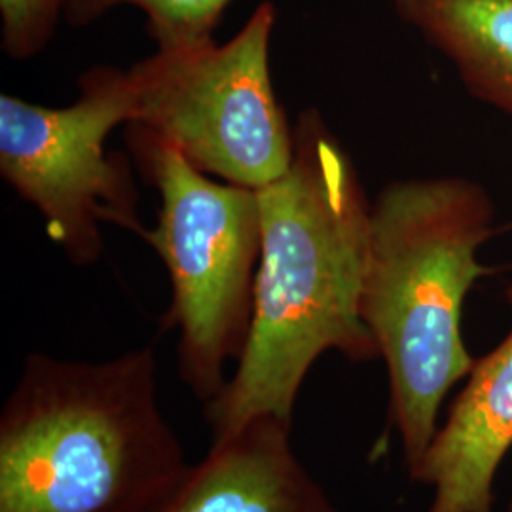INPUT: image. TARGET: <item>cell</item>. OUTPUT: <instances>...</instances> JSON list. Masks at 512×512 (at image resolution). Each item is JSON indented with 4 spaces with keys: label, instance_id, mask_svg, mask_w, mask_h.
<instances>
[{
    "label": "cell",
    "instance_id": "cell-5",
    "mask_svg": "<svg viewBox=\"0 0 512 512\" xmlns=\"http://www.w3.org/2000/svg\"><path fill=\"white\" fill-rule=\"evenodd\" d=\"M275 21L274 2L266 0L222 44L205 38L156 46L128 69L131 124L158 133L224 183L260 190L281 179L293 164L294 126L270 71Z\"/></svg>",
    "mask_w": 512,
    "mask_h": 512
},
{
    "label": "cell",
    "instance_id": "cell-8",
    "mask_svg": "<svg viewBox=\"0 0 512 512\" xmlns=\"http://www.w3.org/2000/svg\"><path fill=\"white\" fill-rule=\"evenodd\" d=\"M293 425L258 418L213 440L158 512H340L298 458Z\"/></svg>",
    "mask_w": 512,
    "mask_h": 512
},
{
    "label": "cell",
    "instance_id": "cell-11",
    "mask_svg": "<svg viewBox=\"0 0 512 512\" xmlns=\"http://www.w3.org/2000/svg\"><path fill=\"white\" fill-rule=\"evenodd\" d=\"M63 19V0H0V50L14 61L42 54Z\"/></svg>",
    "mask_w": 512,
    "mask_h": 512
},
{
    "label": "cell",
    "instance_id": "cell-7",
    "mask_svg": "<svg viewBox=\"0 0 512 512\" xmlns=\"http://www.w3.org/2000/svg\"><path fill=\"white\" fill-rule=\"evenodd\" d=\"M512 311V285L507 289ZM512 448V327L476 359L427 452L410 471L433 488L427 512H494V482Z\"/></svg>",
    "mask_w": 512,
    "mask_h": 512
},
{
    "label": "cell",
    "instance_id": "cell-1",
    "mask_svg": "<svg viewBox=\"0 0 512 512\" xmlns=\"http://www.w3.org/2000/svg\"><path fill=\"white\" fill-rule=\"evenodd\" d=\"M262 247L245 349L219 395L203 404L213 440L258 418L293 425L313 365L380 353L361 317L370 205L348 150L315 109L294 124L293 164L258 190Z\"/></svg>",
    "mask_w": 512,
    "mask_h": 512
},
{
    "label": "cell",
    "instance_id": "cell-12",
    "mask_svg": "<svg viewBox=\"0 0 512 512\" xmlns=\"http://www.w3.org/2000/svg\"><path fill=\"white\" fill-rule=\"evenodd\" d=\"M507 512H512V501H511V505H509V511Z\"/></svg>",
    "mask_w": 512,
    "mask_h": 512
},
{
    "label": "cell",
    "instance_id": "cell-4",
    "mask_svg": "<svg viewBox=\"0 0 512 512\" xmlns=\"http://www.w3.org/2000/svg\"><path fill=\"white\" fill-rule=\"evenodd\" d=\"M133 162L158 194L156 226L143 241L164 262L179 376L203 404L228 382L253 321L262 247L258 190L205 175L158 133L128 126Z\"/></svg>",
    "mask_w": 512,
    "mask_h": 512
},
{
    "label": "cell",
    "instance_id": "cell-3",
    "mask_svg": "<svg viewBox=\"0 0 512 512\" xmlns=\"http://www.w3.org/2000/svg\"><path fill=\"white\" fill-rule=\"evenodd\" d=\"M494 232L490 194L459 175L393 181L370 205L361 317L387 368V421L408 473L439 429L446 395L475 366L461 317L490 274L478 251Z\"/></svg>",
    "mask_w": 512,
    "mask_h": 512
},
{
    "label": "cell",
    "instance_id": "cell-9",
    "mask_svg": "<svg viewBox=\"0 0 512 512\" xmlns=\"http://www.w3.org/2000/svg\"><path fill=\"white\" fill-rule=\"evenodd\" d=\"M404 25L444 55L465 90L512 118V0H393Z\"/></svg>",
    "mask_w": 512,
    "mask_h": 512
},
{
    "label": "cell",
    "instance_id": "cell-6",
    "mask_svg": "<svg viewBox=\"0 0 512 512\" xmlns=\"http://www.w3.org/2000/svg\"><path fill=\"white\" fill-rule=\"evenodd\" d=\"M133 114L129 71L110 65L80 74L69 107L0 95V175L37 209L48 238L74 266H92L103 256L105 226L141 239L147 234L131 160L107 152L110 131L129 126Z\"/></svg>",
    "mask_w": 512,
    "mask_h": 512
},
{
    "label": "cell",
    "instance_id": "cell-10",
    "mask_svg": "<svg viewBox=\"0 0 512 512\" xmlns=\"http://www.w3.org/2000/svg\"><path fill=\"white\" fill-rule=\"evenodd\" d=\"M232 0H63V21L88 27L120 6L137 8L147 18L156 46L213 38Z\"/></svg>",
    "mask_w": 512,
    "mask_h": 512
},
{
    "label": "cell",
    "instance_id": "cell-2",
    "mask_svg": "<svg viewBox=\"0 0 512 512\" xmlns=\"http://www.w3.org/2000/svg\"><path fill=\"white\" fill-rule=\"evenodd\" d=\"M188 469L150 346L25 357L0 414V512H158Z\"/></svg>",
    "mask_w": 512,
    "mask_h": 512
}]
</instances>
